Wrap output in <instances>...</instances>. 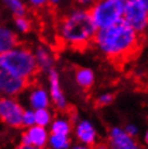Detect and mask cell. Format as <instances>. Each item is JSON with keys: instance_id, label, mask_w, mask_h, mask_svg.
<instances>
[{"instance_id": "cell-25", "label": "cell", "mask_w": 148, "mask_h": 149, "mask_svg": "<svg viewBox=\"0 0 148 149\" xmlns=\"http://www.w3.org/2000/svg\"><path fill=\"white\" fill-rule=\"evenodd\" d=\"M123 130L126 131L130 136H132L134 138L136 137L138 133H140V127H137L136 124H134V123H128V124H126L124 127H123Z\"/></svg>"}, {"instance_id": "cell-4", "label": "cell", "mask_w": 148, "mask_h": 149, "mask_svg": "<svg viewBox=\"0 0 148 149\" xmlns=\"http://www.w3.org/2000/svg\"><path fill=\"white\" fill-rule=\"evenodd\" d=\"M123 6L121 0H96L88 11L93 24L101 29L122 21Z\"/></svg>"}, {"instance_id": "cell-30", "label": "cell", "mask_w": 148, "mask_h": 149, "mask_svg": "<svg viewBox=\"0 0 148 149\" xmlns=\"http://www.w3.org/2000/svg\"><path fill=\"white\" fill-rule=\"evenodd\" d=\"M140 3H141V6L143 8H144L145 10L148 12V0H137Z\"/></svg>"}, {"instance_id": "cell-11", "label": "cell", "mask_w": 148, "mask_h": 149, "mask_svg": "<svg viewBox=\"0 0 148 149\" xmlns=\"http://www.w3.org/2000/svg\"><path fill=\"white\" fill-rule=\"evenodd\" d=\"M49 135H50V132L48 127L35 124L33 127H27L22 133L20 145H31L38 148L45 149L48 144Z\"/></svg>"}, {"instance_id": "cell-23", "label": "cell", "mask_w": 148, "mask_h": 149, "mask_svg": "<svg viewBox=\"0 0 148 149\" xmlns=\"http://www.w3.org/2000/svg\"><path fill=\"white\" fill-rule=\"evenodd\" d=\"M35 110L31 108L24 109L22 115V127H30L35 125Z\"/></svg>"}, {"instance_id": "cell-15", "label": "cell", "mask_w": 148, "mask_h": 149, "mask_svg": "<svg viewBox=\"0 0 148 149\" xmlns=\"http://www.w3.org/2000/svg\"><path fill=\"white\" fill-rule=\"evenodd\" d=\"M74 80L83 91H89L95 83V74L89 67H77L74 71Z\"/></svg>"}, {"instance_id": "cell-29", "label": "cell", "mask_w": 148, "mask_h": 149, "mask_svg": "<svg viewBox=\"0 0 148 149\" xmlns=\"http://www.w3.org/2000/svg\"><path fill=\"white\" fill-rule=\"evenodd\" d=\"M17 149H42V148H38V147H35V146H31V145H20L17 147Z\"/></svg>"}, {"instance_id": "cell-17", "label": "cell", "mask_w": 148, "mask_h": 149, "mask_svg": "<svg viewBox=\"0 0 148 149\" xmlns=\"http://www.w3.org/2000/svg\"><path fill=\"white\" fill-rule=\"evenodd\" d=\"M73 144L71 135L54 134L50 133L47 144L48 149H68Z\"/></svg>"}, {"instance_id": "cell-16", "label": "cell", "mask_w": 148, "mask_h": 149, "mask_svg": "<svg viewBox=\"0 0 148 149\" xmlns=\"http://www.w3.org/2000/svg\"><path fill=\"white\" fill-rule=\"evenodd\" d=\"M19 45V37L14 30L0 25V54L13 49Z\"/></svg>"}, {"instance_id": "cell-20", "label": "cell", "mask_w": 148, "mask_h": 149, "mask_svg": "<svg viewBox=\"0 0 148 149\" xmlns=\"http://www.w3.org/2000/svg\"><path fill=\"white\" fill-rule=\"evenodd\" d=\"M14 28L20 34H27L31 30V21L26 15L14 17Z\"/></svg>"}, {"instance_id": "cell-2", "label": "cell", "mask_w": 148, "mask_h": 149, "mask_svg": "<svg viewBox=\"0 0 148 149\" xmlns=\"http://www.w3.org/2000/svg\"><path fill=\"white\" fill-rule=\"evenodd\" d=\"M96 30L89 11L78 7L64 12L56 27L61 43L74 50H84L92 45Z\"/></svg>"}, {"instance_id": "cell-27", "label": "cell", "mask_w": 148, "mask_h": 149, "mask_svg": "<svg viewBox=\"0 0 148 149\" xmlns=\"http://www.w3.org/2000/svg\"><path fill=\"white\" fill-rule=\"evenodd\" d=\"M68 149H92V147L85 146L80 143H76V144H71V146Z\"/></svg>"}, {"instance_id": "cell-31", "label": "cell", "mask_w": 148, "mask_h": 149, "mask_svg": "<svg viewBox=\"0 0 148 149\" xmlns=\"http://www.w3.org/2000/svg\"><path fill=\"white\" fill-rule=\"evenodd\" d=\"M144 143L146 144V146L148 147V130L145 132V135H144Z\"/></svg>"}, {"instance_id": "cell-26", "label": "cell", "mask_w": 148, "mask_h": 149, "mask_svg": "<svg viewBox=\"0 0 148 149\" xmlns=\"http://www.w3.org/2000/svg\"><path fill=\"white\" fill-rule=\"evenodd\" d=\"M96 0H73V2L76 7L78 8H82V9H87L89 10L91 6H92Z\"/></svg>"}, {"instance_id": "cell-6", "label": "cell", "mask_w": 148, "mask_h": 149, "mask_svg": "<svg viewBox=\"0 0 148 149\" xmlns=\"http://www.w3.org/2000/svg\"><path fill=\"white\" fill-rule=\"evenodd\" d=\"M23 105L16 97L0 96V121L12 129L22 127V115L24 112Z\"/></svg>"}, {"instance_id": "cell-13", "label": "cell", "mask_w": 148, "mask_h": 149, "mask_svg": "<svg viewBox=\"0 0 148 149\" xmlns=\"http://www.w3.org/2000/svg\"><path fill=\"white\" fill-rule=\"evenodd\" d=\"M33 51L39 71L48 74L50 70L54 69L55 57H54V54L52 53L51 49L48 48L47 45H39Z\"/></svg>"}, {"instance_id": "cell-33", "label": "cell", "mask_w": 148, "mask_h": 149, "mask_svg": "<svg viewBox=\"0 0 148 149\" xmlns=\"http://www.w3.org/2000/svg\"><path fill=\"white\" fill-rule=\"evenodd\" d=\"M0 96H1V93H0Z\"/></svg>"}, {"instance_id": "cell-9", "label": "cell", "mask_w": 148, "mask_h": 149, "mask_svg": "<svg viewBox=\"0 0 148 149\" xmlns=\"http://www.w3.org/2000/svg\"><path fill=\"white\" fill-rule=\"evenodd\" d=\"M73 134L77 143L94 147L98 143V133L95 124L89 119H78L74 123Z\"/></svg>"}, {"instance_id": "cell-32", "label": "cell", "mask_w": 148, "mask_h": 149, "mask_svg": "<svg viewBox=\"0 0 148 149\" xmlns=\"http://www.w3.org/2000/svg\"><path fill=\"white\" fill-rule=\"evenodd\" d=\"M123 3H126V2H128V1H130V0H121Z\"/></svg>"}, {"instance_id": "cell-18", "label": "cell", "mask_w": 148, "mask_h": 149, "mask_svg": "<svg viewBox=\"0 0 148 149\" xmlns=\"http://www.w3.org/2000/svg\"><path fill=\"white\" fill-rule=\"evenodd\" d=\"M0 3L14 17L24 16L28 12V7L24 0H0Z\"/></svg>"}, {"instance_id": "cell-24", "label": "cell", "mask_w": 148, "mask_h": 149, "mask_svg": "<svg viewBox=\"0 0 148 149\" xmlns=\"http://www.w3.org/2000/svg\"><path fill=\"white\" fill-rule=\"evenodd\" d=\"M27 7H30L34 10H41L48 7V0H26Z\"/></svg>"}, {"instance_id": "cell-28", "label": "cell", "mask_w": 148, "mask_h": 149, "mask_svg": "<svg viewBox=\"0 0 148 149\" xmlns=\"http://www.w3.org/2000/svg\"><path fill=\"white\" fill-rule=\"evenodd\" d=\"M92 149H109L107 144H102V143H97L96 145L92 147Z\"/></svg>"}, {"instance_id": "cell-8", "label": "cell", "mask_w": 148, "mask_h": 149, "mask_svg": "<svg viewBox=\"0 0 148 149\" xmlns=\"http://www.w3.org/2000/svg\"><path fill=\"white\" fill-rule=\"evenodd\" d=\"M29 82L8 72L0 67V93L3 96L17 97L28 89Z\"/></svg>"}, {"instance_id": "cell-12", "label": "cell", "mask_w": 148, "mask_h": 149, "mask_svg": "<svg viewBox=\"0 0 148 149\" xmlns=\"http://www.w3.org/2000/svg\"><path fill=\"white\" fill-rule=\"evenodd\" d=\"M27 102L29 105V108L34 110L49 108L51 105V98L48 89H45L42 86H31L27 94Z\"/></svg>"}, {"instance_id": "cell-21", "label": "cell", "mask_w": 148, "mask_h": 149, "mask_svg": "<svg viewBox=\"0 0 148 149\" xmlns=\"http://www.w3.org/2000/svg\"><path fill=\"white\" fill-rule=\"evenodd\" d=\"M115 101V95L111 92H104L101 93L100 95H97V97L95 98V105L97 107H107L109 105H111Z\"/></svg>"}, {"instance_id": "cell-22", "label": "cell", "mask_w": 148, "mask_h": 149, "mask_svg": "<svg viewBox=\"0 0 148 149\" xmlns=\"http://www.w3.org/2000/svg\"><path fill=\"white\" fill-rule=\"evenodd\" d=\"M71 4H74L73 0H48L49 7L54 10H57V11H62V10L67 11L71 9Z\"/></svg>"}, {"instance_id": "cell-19", "label": "cell", "mask_w": 148, "mask_h": 149, "mask_svg": "<svg viewBox=\"0 0 148 149\" xmlns=\"http://www.w3.org/2000/svg\"><path fill=\"white\" fill-rule=\"evenodd\" d=\"M54 118L53 111L49 108H41L35 110V123L43 127H49Z\"/></svg>"}, {"instance_id": "cell-5", "label": "cell", "mask_w": 148, "mask_h": 149, "mask_svg": "<svg viewBox=\"0 0 148 149\" xmlns=\"http://www.w3.org/2000/svg\"><path fill=\"white\" fill-rule=\"evenodd\" d=\"M122 21L143 37L148 33V12L137 0H130L124 3Z\"/></svg>"}, {"instance_id": "cell-7", "label": "cell", "mask_w": 148, "mask_h": 149, "mask_svg": "<svg viewBox=\"0 0 148 149\" xmlns=\"http://www.w3.org/2000/svg\"><path fill=\"white\" fill-rule=\"evenodd\" d=\"M48 83H49V94L51 98V104H53L54 108L59 112L69 111V103L66 95L64 93L62 83H61V77L59 71L55 68L48 72Z\"/></svg>"}, {"instance_id": "cell-3", "label": "cell", "mask_w": 148, "mask_h": 149, "mask_svg": "<svg viewBox=\"0 0 148 149\" xmlns=\"http://www.w3.org/2000/svg\"><path fill=\"white\" fill-rule=\"evenodd\" d=\"M0 67L29 83L39 72L33 49L20 43L0 54Z\"/></svg>"}, {"instance_id": "cell-14", "label": "cell", "mask_w": 148, "mask_h": 149, "mask_svg": "<svg viewBox=\"0 0 148 149\" xmlns=\"http://www.w3.org/2000/svg\"><path fill=\"white\" fill-rule=\"evenodd\" d=\"M74 129V121L69 111L63 112V115L54 117L49 127V132L54 134L71 135Z\"/></svg>"}, {"instance_id": "cell-10", "label": "cell", "mask_w": 148, "mask_h": 149, "mask_svg": "<svg viewBox=\"0 0 148 149\" xmlns=\"http://www.w3.org/2000/svg\"><path fill=\"white\" fill-rule=\"evenodd\" d=\"M107 146L109 149H142L136 139L130 136L121 127H112L109 129Z\"/></svg>"}, {"instance_id": "cell-1", "label": "cell", "mask_w": 148, "mask_h": 149, "mask_svg": "<svg viewBox=\"0 0 148 149\" xmlns=\"http://www.w3.org/2000/svg\"><path fill=\"white\" fill-rule=\"evenodd\" d=\"M144 37L121 22L97 29L92 45L112 63H124L140 52Z\"/></svg>"}]
</instances>
